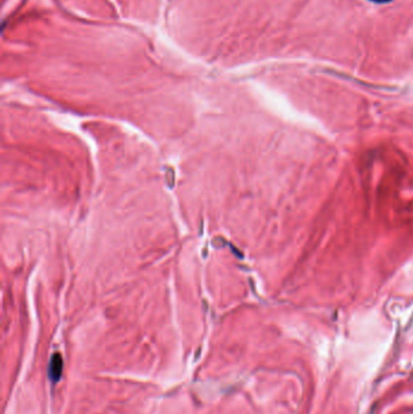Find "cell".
I'll list each match as a JSON object with an SVG mask.
<instances>
[{"mask_svg": "<svg viewBox=\"0 0 413 414\" xmlns=\"http://www.w3.org/2000/svg\"><path fill=\"white\" fill-rule=\"evenodd\" d=\"M62 368H63V362L61 355H54L52 356L51 361H50V367H49V377L52 382H57L60 379L61 374H62Z\"/></svg>", "mask_w": 413, "mask_h": 414, "instance_id": "6da1fadb", "label": "cell"}]
</instances>
